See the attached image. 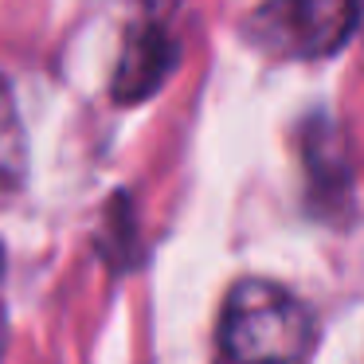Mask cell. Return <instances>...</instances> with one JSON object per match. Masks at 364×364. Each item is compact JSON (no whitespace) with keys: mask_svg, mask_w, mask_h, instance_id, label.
Returning a JSON list of instances; mask_svg holds the SVG:
<instances>
[{"mask_svg":"<svg viewBox=\"0 0 364 364\" xmlns=\"http://www.w3.org/2000/svg\"><path fill=\"white\" fill-rule=\"evenodd\" d=\"M314 337L309 306L278 282L243 278L231 286L220 317V353L228 364H301Z\"/></svg>","mask_w":364,"mask_h":364,"instance_id":"6da1fadb","label":"cell"},{"mask_svg":"<svg viewBox=\"0 0 364 364\" xmlns=\"http://www.w3.org/2000/svg\"><path fill=\"white\" fill-rule=\"evenodd\" d=\"M360 24V0H262L251 16L259 48L282 59L337 55Z\"/></svg>","mask_w":364,"mask_h":364,"instance_id":"7a4b0ae2","label":"cell"},{"mask_svg":"<svg viewBox=\"0 0 364 364\" xmlns=\"http://www.w3.org/2000/svg\"><path fill=\"white\" fill-rule=\"evenodd\" d=\"M176 67V43L161 20H141L129 28L126 48H122L118 71H114V98L118 102H145L157 95L161 82Z\"/></svg>","mask_w":364,"mask_h":364,"instance_id":"3957f363","label":"cell"},{"mask_svg":"<svg viewBox=\"0 0 364 364\" xmlns=\"http://www.w3.org/2000/svg\"><path fill=\"white\" fill-rule=\"evenodd\" d=\"M28 176V137L24 122L16 114L9 82L0 79V196L16 192Z\"/></svg>","mask_w":364,"mask_h":364,"instance_id":"277c9868","label":"cell"},{"mask_svg":"<svg viewBox=\"0 0 364 364\" xmlns=\"http://www.w3.org/2000/svg\"><path fill=\"white\" fill-rule=\"evenodd\" d=\"M4 333H9V306H4V251H0V353H4Z\"/></svg>","mask_w":364,"mask_h":364,"instance_id":"5b68a950","label":"cell"}]
</instances>
